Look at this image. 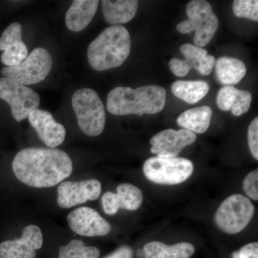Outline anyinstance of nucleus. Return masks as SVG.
Returning a JSON list of instances; mask_svg holds the SVG:
<instances>
[{
    "label": "nucleus",
    "mask_w": 258,
    "mask_h": 258,
    "mask_svg": "<svg viewBox=\"0 0 258 258\" xmlns=\"http://www.w3.org/2000/svg\"><path fill=\"white\" fill-rule=\"evenodd\" d=\"M15 176L35 188L51 187L72 174L73 162L67 153L55 148H27L13 161Z\"/></svg>",
    "instance_id": "1"
},
{
    "label": "nucleus",
    "mask_w": 258,
    "mask_h": 258,
    "mask_svg": "<svg viewBox=\"0 0 258 258\" xmlns=\"http://www.w3.org/2000/svg\"><path fill=\"white\" fill-rule=\"evenodd\" d=\"M166 91L156 85L113 88L107 98V110L115 115L156 114L166 104Z\"/></svg>",
    "instance_id": "2"
},
{
    "label": "nucleus",
    "mask_w": 258,
    "mask_h": 258,
    "mask_svg": "<svg viewBox=\"0 0 258 258\" xmlns=\"http://www.w3.org/2000/svg\"><path fill=\"white\" fill-rule=\"evenodd\" d=\"M130 34L125 27L113 25L106 28L88 47V60L97 71L119 67L131 52Z\"/></svg>",
    "instance_id": "3"
},
{
    "label": "nucleus",
    "mask_w": 258,
    "mask_h": 258,
    "mask_svg": "<svg viewBox=\"0 0 258 258\" xmlns=\"http://www.w3.org/2000/svg\"><path fill=\"white\" fill-rule=\"evenodd\" d=\"M188 20L181 22L176 30L181 34L195 31L194 42L196 46H206L211 41L219 27V20L212 5L205 0H191L186 7Z\"/></svg>",
    "instance_id": "4"
},
{
    "label": "nucleus",
    "mask_w": 258,
    "mask_h": 258,
    "mask_svg": "<svg viewBox=\"0 0 258 258\" xmlns=\"http://www.w3.org/2000/svg\"><path fill=\"white\" fill-rule=\"evenodd\" d=\"M72 106L81 131L88 137H98L106 124L105 107L98 93L91 88L78 90L72 97Z\"/></svg>",
    "instance_id": "5"
},
{
    "label": "nucleus",
    "mask_w": 258,
    "mask_h": 258,
    "mask_svg": "<svg viewBox=\"0 0 258 258\" xmlns=\"http://www.w3.org/2000/svg\"><path fill=\"white\" fill-rule=\"evenodd\" d=\"M144 175L159 184H181L189 179L194 171L192 161L185 158H149L144 162Z\"/></svg>",
    "instance_id": "6"
},
{
    "label": "nucleus",
    "mask_w": 258,
    "mask_h": 258,
    "mask_svg": "<svg viewBox=\"0 0 258 258\" xmlns=\"http://www.w3.org/2000/svg\"><path fill=\"white\" fill-rule=\"evenodd\" d=\"M254 206L249 198L240 194L225 199L215 214L217 227L225 233L234 235L243 230L252 220Z\"/></svg>",
    "instance_id": "7"
},
{
    "label": "nucleus",
    "mask_w": 258,
    "mask_h": 258,
    "mask_svg": "<svg viewBox=\"0 0 258 258\" xmlns=\"http://www.w3.org/2000/svg\"><path fill=\"white\" fill-rule=\"evenodd\" d=\"M52 58L45 49H35L21 63L16 66L5 67L2 74L7 79L24 86L41 82L50 74Z\"/></svg>",
    "instance_id": "8"
},
{
    "label": "nucleus",
    "mask_w": 258,
    "mask_h": 258,
    "mask_svg": "<svg viewBox=\"0 0 258 258\" xmlns=\"http://www.w3.org/2000/svg\"><path fill=\"white\" fill-rule=\"evenodd\" d=\"M0 98L10 105L12 114L18 122L38 109L40 103V96L32 88L7 78H0Z\"/></svg>",
    "instance_id": "9"
},
{
    "label": "nucleus",
    "mask_w": 258,
    "mask_h": 258,
    "mask_svg": "<svg viewBox=\"0 0 258 258\" xmlns=\"http://www.w3.org/2000/svg\"><path fill=\"white\" fill-rule=\"evenodd\" d=\"M180 52L184 56V60L172 58L169 62V69L176 77H185L192 69L203 76L211 74L216 60L214 56L208 55V51L186 43L180 47Z\"/></svg>",
    "instance_id": "10"
},
{
    "label": "nucleus",
    "mask_w": 258,
    "mask_h": 258,
    "mask_svg": "<svg viewBox=\"0 0 258 258\" xmlns=\"http://www.w3.org/2000/svg\"><path fill=\"white\" fill-rule=\"evenodd\" d=\"M101 192V184L96 179L81 181H64L57 187V204L61 208L69 209L96 200Z\"/></svg>",
    "instance_id": "11"
},
{
    "label": "nucleus",
    "mask_w": 258,
    "mask_h": 258,
    "mask_svg": "<svg viewBox=\"0 0 258 258\" xmlns=\"http://www.w3.org/2000/svg\"><path fill=\"white\" fill-rule=\"evenodd\" d=\"M196 140V134L186 129H166L151 139V152L158 157H176L185 147Z\"/></svg>",
    "instance_id": "12"
},
{
    "label": "nucleus",
    "mask_w": 258,
    "mask_h": 258,
    "mask_svg": "<svg viewBox=\"0 0 258 258\" xmlns=\"http://www.w3.org/2000/svg\"><path fill=\"white\" fill-rule=\"evenodd\" d=\"M43 238L40 227L28 225L20 239L0 243V258H35V250L41 248Z\"/></svg>",
    "instance_id": "13"
},
{
    "label": "nucleus",
    "mask_w": 258,
    "mask_h": 258,
    "mask_svg": "<svg viewBox=\"0 0 258 258\" xmlns=\"http://www.w3.org/2000/svg\"><path fill=\"white\" fill-rule=\"evenodd\" d=\"M67 221L71 230L86 237L106 235L111 229L110 224L98 212L88 207H81L71 212Z\"/></svg>",
    "instance_id": "14"
},
{
    "label": "nucleus",
    "mask_w": 258,
    "mask_h": 258,
    "mask_svg": "<svg viewBox=\"0 0 258 258\" xmlns=\"http://www.w3.org/2000/svg\"><path fill=\"white\" fill-rule=\"evenodd\" d=\"M23 28L19 23H12L0 37V50L4 51L1 61L7 67L16 66L28 56V49L23 42Z\"/></svg>",
    "instance_id": "15"
},
{
    "label": "nucleus",
    "mask_w": 258,
    "mask_h": 258,
    "mask_svg": "<svg viewBox=\"0 0 258 258\" xmlns=\"http://www.w3.org/2000/svg\"><path fill=\"white\" fill-rule=\"evenodd\" d=\"M28 119L39 138L47 147L55 148L63 143L66 128L61 123L55 121L50 112L35 110L29 115Z\"/></svg>",
    "instance_id": "16"
},
{
    "label": "nucleus",
    "mask_w": 258,
    "mask_h": 258,
    "mask_svg": "<svg viewBox=\"0 0 258 258\" xmlns=\"http://www.w3.org/2000/svg\"><path fill=\"white\" fill-rule=\"evenodd\" d=\"M217 106L223 111H232L235 116H240L249 111L252 102V94L233 86H225L217 93Z\"/></svg>",
    "instance_id": "17"
},
{
    "label": "nucleus",
    "mask_w": 258,
    "mask_h": 258,
    "mask_svg": "<svg viewBox=\"0 0 258 258\" xmlns=\"http://www.w3.org/2000/svg\"><path fill=\"white\" fill-rule=\"evenodd\" d=\"M99 1L75 0L66 15L67 28L72 32H81L92 21Z\"/></svg>",
    "instance_id": "18"
},
{
    "label": "nucleus",
    "mask_w": 258,
    "mask_h": 258,
    "mask_svg": "<svg viewBox=\"0 0 258 258\" xmlns=\"http://www.w3.org/2000/svg\"><path fill=\"white\" fill-rule=\"evenodd\" d=\"M101 3L105 20L113 25L130 22L137 14L139 6L137 0H103Z\"/></svg>",
    "instance_id": "19"
},
{
    "label": "nucleus",
    "mask_w": 258,
    "mask_h": 258,
    "mask_svg": "<svg viewBox=\"0 0 258 258\" xmlns=\"http://www.w3.org/2000/svg\"><path fill=\"white\" fill-rule=\"evenodd\" d=\"M215 68L217 82L226 86L237 84L244 79L247 73V68L242 60L227 56L217 59Z\"/></svg>",
    "instance_id": "20"
},
{
    "label": "nucleus",
    "mask_w": 258,
    "mask_h": 258,
    "mask_svg": "<svg viewBox=\"0 0 258 258\" xmlns=\"http://www.w3.org/2000/svg\"><path fill=\"white\" fill-rule=\"evenodd\" d=\"M145 258H189L195 253V248L189 242H179L173 245L152 241L144 247Z\"/></svg>",
    "instance_id": "21"
},
{
    "label": "nucleus",
    "mask_w": 258,
    "mask_h": 258,
    "mask_svg": "<svg viewBox=\"0 0 258 258\" xmlns=\"http://www.w3.org/2000/svg\"><path fill=\"white\" fill-rule=\"evenodd\" d=\"M213 114L210 106L197 107L186 110L181 113L176 119L179 126L196 134H203L210 127Z\"/></svg>",
    "instance_id": "22"
},
{
    "label": "nucleus",
    "mask_w": 258,
    "mask_h": 258,
    "mask_svg": "<svg viewBox=\"0 0 258 258\" xmlns=\"http://www.w3.org/2000/svg\"><path fill=\"white\" fill-rule=\"evenodd\" d=\"M209 91L210 86L203 81H177L171 86V92L174 96L189 104L201 101Z\"/></svg>",
    "instance_id": "23"
},
{
    "label": "nucleus",
    "mask_w": 258,
    "mask_h": 258,
    "mask_svg": "<svg viewBox=\"0 0 258 258\" xmlns=\"http://www.w3.org/2000/svg\"><path fill=\"white\" fill-rule=\"evenodd\" d=\"M117 198L119 208L134 211L140 208L144 201L143 194L137 186L123 183L117 186Z\"/></svg>",
    "instance_id": "24"
},
{
    "label": "nucleus",
    "mask_w": 258,
    "mask_h": 258,
    "mask_svg": "<svg viewBox=\"0 0 258 258\" xmlns=\"http://www.w3.org/2000/svg\"><path fill=\"white\" fill-rule=\"evenodd\" d=\"M99 256V249L86 246L82 240H71L59 249V258H98Z\"/></svg>",
    "instance_id": "25"
},
{
    "label": "nucleus",
    "mask_w": 258,
    "mask_h": 258,
    "mask_svg": "<svg viewBox=\"0 0 258 258\" xmlns=\"http://www.w3.org/2000/svg\"><path fill=\"white\" fill-rule=\"evenodd\" d=\"M234 14L237 18L258 21V1L257 0H235L232 5Z\"/></svg>",
    "instance_id": "26"
},
{
    "label": "nucleus",
    "mask_w": 258,
    "mask_h": 258,
    "mask_svg": "<svg viewBox=\"0 0 258 258\" xmlns=\"http://www.w3.org/2000/svg\"><path fill=\"white\" fill-rule=\"evenodd\" d=\"M242 187L244 193L247 195V198L252 200H258V170H254L249 172L245 176L242 183Z\"/></svg>",
    "instance_id": "27"
},
{
    "label": "nucleus",
    "mask_w": 258,
    "mask_h": 258,
    "mask_svg": "<svg viewBox=\"0 0 258 258\" xmlns=\"http://www.w3.org/2000/svg\"><path fill=\"white\" fill-rule=\"evenodd\" d=\"M247 141L251 154L254 159L258 160V118L256 117L249 125L247 132Z\"/></svg>",
    "instance_id": "28"
},
{
    "label": "nucleus",
    "mask_w": 258,
    "mask_h": 258,
    "mask_svg": "<svg viewBox=\"0 0 258 258\" xmlns=\"http://www.w3.org/2000/svg\"><path fill=\"white\" fill-rule=\"evenodd\" d=\"M102 206L105 213L108 215H113L119 210V204L116 194L107 191L101 198Z\"/></svg>",
    "instance_id": "29"
},
{
    "label": "nucleus",
    "mask_w": 258,
    "mask_h": 258,
    "mask_svg": "<svg viewBox=\"0 0 258 258\" xmlns=\"http://www.w3.org/2000/svg\"><path fill=\"white\" fill-rule=\"evenodd\" d=\"M233 258H258V243L252 242L241 247L232 254Z\"/></svg>",
    "instance_id": "30"
},
{
    "label": "nucleus",
    "mask_w": 258,
    "mask_h": 258,
    "mask_svg": "<svg viewBox=\"0 0 258 258\" xmlns=\"http://www.w3.org/2000/svg\"><path fill=\"white\" fill-rule=\"evenodd\" d=\"M133 249L128 246H122L113 253L104 258H133Z\"/></svg>",
    "instance_id": "31"
},
{
    "label": "nucleus",
    "mask_w": 258,
    "mask_h": 258,
    "mask_svg": "<svg viewBox=\"0 0 258 258\" xmlns=\"http://www.w3.org/2000/svg\"><path fill=\"white\" fill-rule=\"evenodd\" d=\"M136 256H137V258H145V253H144V249H139L137 251Z\"/></svg>",
    "instance_id": "32"
}]
</instances>
